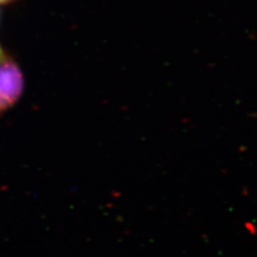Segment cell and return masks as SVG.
<instances>
[{"mask_svg":"<svg viewBox=\"0 0 257 257\" xmlns=\"http://www.w3.org/2000/svg\"><path fill=\"white\" fill-rule=\"evenodd\" d=\"M10 1H13V0H0V3H8Z\"/></svg>","mask_w":257,"mask_h":257,"instance_id":"2","label":"cell"},{"mask_svg":"<svg viewBox=\"0 0 257 257\" xmlns=\"http://www.w3.org/2000/svg\"><path fill=\"white\" fill-rule=\"evenodd\" d=\"M3 58V53H2V49L0 47V60Z\"/></svg>","mask_w":257,"mask_h":257,"instance_id":"3","label":"cell"},{"mask_svg":"<svg viewBox=\"0 0 257 257\" xmlns=\"http://www.w3.org/2000/svg\"><path fill=\"white\" fill-rule=\"evenodd\" d=\"M24 88V78L19 66L3 57L0 60V112L19 101Z\"/></svg>","mask_w":257,"mask_h":257,"instance_id":"1","label":"cell"}]
</instances>
